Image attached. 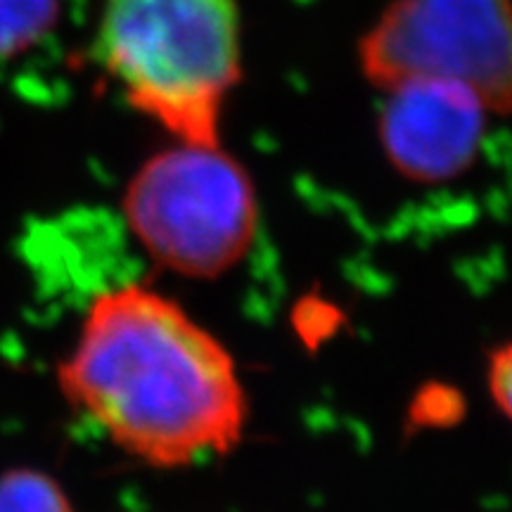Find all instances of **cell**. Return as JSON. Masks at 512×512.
<instances>
[{
  "instance_id": "3957f363",
  "label": "cell",
  "mask_w": 512,
  "mask_h": 512,
  "mask_svg": "<svg viewBox=\"0 0 512 512\" xmlns=\"http://www.w3.org/2000/svg\"><path fill=\"white\" fill-rule=\"evenodd\" d=\"M121 209L145 254L185 278L211 280L238 266L259 230L252 178L221 145L176 140L145 159Z\"/></svg>"
},
{
  "instance_id": "52a82bcc",
  "label": "cell",
  "mask_w": 512,
  "mask_h": 512,
  "mask_svg": "<svg viewBox=\"0 0 512 512\" xmlns=\"http://www.w3.org/2000/svg\"><path fill=\"white\" fill-rule=\"evenodd\" d=\"M0 512H74V508L53 477L19 467L0 475Z\"/></svg>"
},
{
  "instance_id": "7a4b0ae2",
  "label": "cell",
  "mask_w": 512,
  "mask_h": 512,
  "mask_svg": "<svg viewBox=\"0 0 512 512\" xmlns=\"http://www.w3.org/2000/svg\"><path fill=\"white\" fill-rule=\"evenodd\" d=\"M95 55L133 110L183 143L221 145L242 74L238 0H105Z\"/></svg>"
},
{
  "instance_id": "277c9868",
  "label": "cell",
  "mask_w": 512,
  "mask_h": 512,
  "mask_svg": "<svg viewBox=\"0 0 512 512\" xmlns=\"http://www.w3.org/2000/svg\"><path fill=\"white\" fill-rule=\"evenodd\" d=\"M358 55L382 91L446 76L470 86L489 112L512 114V0H394Z\"/></svg>"
},
{
  "instance_id": "ba28073f",
  "label": "cell",
  "mask_w": 512,
  "mask_h": 512,
  "mask_svg": "<svg viewBox=\"0 0 512 512\" xmlns=\"http://www.w3.org/2000/svg\"><path fill=\"white\" fill-rule=\"evenodd\" d=\"M486 387L498 411L512 422V339L491 351L486 361Z\"/></svg>"
},
{
  "instance_id": "6da1fadb",
  "label": "cell",
  "mask_w": 512,
  "mask_h": 512,
  "mask_svg": "<svg viewBox=\"0 0 512 512\" xmlns=\"http://www.w3.org/2000/svg\"><path fill=\"white\" fill-rule=\"evenodd\" d=\"M57 380L76 411L147 465L226 456L245 434L247 394L233 354L152 287L98 294Z\"/></svg>"
},
{
  "instance_id": "5b68a950",
  "label": "cell",
  "mask_w": 512,
  "mask_h": 512,
  "mask_svg": "<svg viewBox=\"0 0 512 512\" xmlns=\"http://www.w3.org/2000/svg\"><path fill=\"white\" fill-rule=\"evenodd\" d=\"M486 114L484 102L463 81L446 76L399 81L380 110L384 157L411 181H451L475 164Z\"/></svg>"
},
{
  "instance_id": "8992f818",
  "label": "cell",
  "mask_w": 512,
  "mask_h": 512,
  "mask_svg": "<svg viewBox=\"0 0 512 512\" xmlns=\"http://www.w3.org/2000/svg\"><path fill=\"white\" fill-rule=\"evenodd\" d=\"M60 0H0V57L36 46L57 24Z\"/></svg>"
}]
</instances>
